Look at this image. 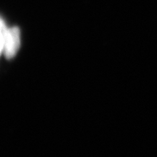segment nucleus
<instances>
[{"instance_id": "f257e3e1", "label": "nucleus", "mask_w": 157, "mask_h": 157, "mask_svg": "<svg viewBox=\"0 0 157 157\" xmlns=\"http://www.w3.org/2000/svg\"><path fill=\"white\" fill-rule=\"evenodd\" d=\"M1 51L7 58L15 56L21 44L20 30L17 27L8 29L2 19L1 20Z\"/></svg>"}]
</instances>
